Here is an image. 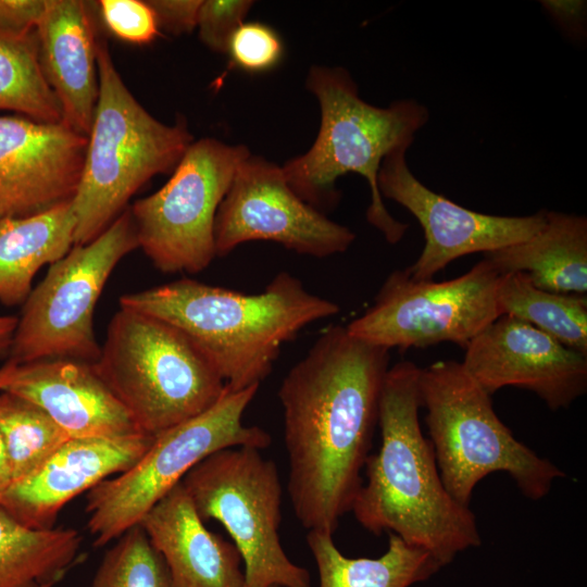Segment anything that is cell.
Instances as JSON below:
<instances>
[{
    "mask_svg": "<svg viewBox=\"0 0 587 587\" xmlns=\"http://www.w3.org/2000/svg\"><path fill=\"white\" fill-rule=\"evenodd\" d=\"M496 294L502 315L525 321L587 357L586 295L539 289L520 272L500 274Z\"/></svg>",
    "mask_w": 587,
    "mask_h": 587,
    "instance_id": "cell-25",
    "label": "cell"
},
{
    "mask_svg": "<svg viewBox=\"0 0 587 587\" xmlns=\"http://www.w3.org/2000/svg\"><path fill=\"white\" fill-rule=\"evenodd\" d=\"M13 483L7 450L0 435V499Z\"/></svg>",
    "mask_w": 587,
    "mask_h": 587,
    "instance_id": "cell-36",
    "label": "cell"
},
{
    "mask_svg": "<svg viewBox=\"0 0 587 587\" xmlns=\"http://www.w3.org/2000/svg\"><path fill=\"white\" fill-rule=\"evenodd\" d=\"M97 3L103 23L115 37L143 45L159 35L154 12L147 1L101 0Z\"/></svg>",
    "mask_w": 587,
    "mask_h": 587,
    "instance_id": "cell-30",
    "label": "cell"
},
{
    "mask_svg": "<svg viewBox=\"0 0 587 587\" xmlns=\"http://www.w3.org/2000/svg\"><path fill=\"white\" fill-rule=\"evenodd\" d=\"M203 522H220L243 564L245 587H311L279 539L282 484L277 465L260 449H221L180 480Z\"/></svg>",
    "mask_w": 587,
    "mask_h": 587,
    "instance_id": "cell-9",
    "label": "cell"
},
{
    "mask_svg": "<svg viewBox=\"0 0 587 587\" xmlns=\"http://www.w3.org/2000/svg\"><path fill=\"white\" fill-rule=\"evenodd\" d=\"M0 435L13 483L37 470L71 437L40 407L0 391Z\"/></svg>",
    "mask_w": 587,
    "mask_h": 587,
    "instance_id": "cell-27",
    "label": "cell"
},
{
    "mask_svg": "<svg viewBox=\"0 0 587 587\" xmlns=\"http://www.w3.org/2000/svg\"><path fill=\"white\" fill-rule=\"evenodd\" d=\"M46 0H0V34H24L35 29Z\"/></svg>",
    "mask_w": 587,
    "mask_h": 587,
    "instance_id": "cell-33",
    "label": "cell"
},
{
    "mask_svg": "<svg viewBox=\"0 0 587 587\" xmlns=\"http://www.w3.org/2000/svg\"><path fill=\"white\" fill-rule=\"evenodd\" d=\"M388 352L329 325L280 384L288 494L308 532L334 535L351 511L378 425Z\"/></svg>",
    "mask_w": 587,
    "mask_h": 587,
    "instance_id": "cell-1",
    "label": "cell"
},
{
    "mask_svg": "<svg viewBox=\"0 0 587 587\" xmlns=\"http://www.w3.org/2000/svg\"><path fill=\"white\" fill-rule=\"evenodd\" d=\"M0 110L42 123H62L61 105L39 60L35 29L0 34Z\"/></svg>",
    "mask_w": 587,
    "mask_h": 587,
    "instance_id": "cell-26",
    "label": "cell"
},
{
    "mask_svg": "<svg viewBox=\"0 0 587 587\" xmlns=\"http://www.w3.org/2000/svg\"><path fill=\"white\" fill-rule=\"evenodd\" d=\"M17 365L18 364L16 362L9 359V361L0 367V391L3 390L5 386L10 383Z\"/></svg>",
    "mask_w": 587,
    "mask_h": 587,
    "instance_id": "cell-37",
    "label": "cell"
},
{
    "mask_svg": "<svg viewBox=\"0 0 587 587\" xmlns=\"http://www.w3.org/2000/svg\"><path fill=\"white\" fill-rule=\"evenodd\" d=\"M355 234L302 200L282 166L250 154L238 166L215 216L216 257L249 241H272L313 258L348 250Z\"/></svg>",
    "mask_w": 587,
    "mask_h": 587,
    "instance_id": "cell-13",
    "label": "cell"
},
{
    "mask_svg": "<svg viewBox=\"0 0 587 587\" xmlns=\"http://www.w3.org/2000/svg\"><path fill=\"white\" fill-rule=\"evenodd\" d=\"M138 524L164 560L174 587H245L238 549L204 526L180 482Z\"/></svg>",
    "mask_w": 587,
    "mask_h": 587,
    "instance_id": "cell-20",
    "label": "cell"
},
{
    "mask_svg": "<svg viewBox=\"0 0 587 587\" xmlns=\"http://www.w3.org/2000/svg\"><path fill=\"white\" fill-rule=\"evenodd\" d=\"M421 408L442 484L470 507L473 490L487 475L507 473L526 498L546 497L566 474L517 440L496 414L489 395L454 360L421 369Z\"/></svg>",
    "mask_w": 587,
    "mask_h": 587,
    "instance_id": "cell-6",
    "label": "cell"
},
{
    "mask_svg": "<svg viewBox=\"0 0 587 587\" xmlns=\"http://www.w3.org/2000/svg\"><path fill=\"white\" fill-rule=\"evenodd\" d=\"M2 217H3V216H2V214L0 213V220H1Z\"/></svg>",
    "mask_w": 587,
    "mask_h": 587,
    "instance_id": "cell-38",
    "label": "cell"
},
{
    "mask_svg": "<svg viewBox=\"0 0 587 587\" xmlns=\"http://www.w3.org/2000/svg\"><path fill=\"white\" fill-rule=\"evenodd\" d=\"M388 547L379 558H348L333 535L310 530L307 542L314 558L319 587H410L437 573L442 565L428 551L388 533Z\"/></svg>",
    "mask_w": 587,
    "mask_h": 587,
    "instance_id": "cell-23",
    "label": "cell"
},
{
    "mask_svg": "<svg viewBox=\"0 0 587 587\" xmlns=\"http://www.w3.org/2000/svg\"><path fill=\"white\" fill-rule=\"evenodd\" d=\"M307 87L319 101L321 125L312 147L282 166L288 184L320 210L337 203L336 180L340 176L360 174L371 190L367 222L389 243L399 242L409 225L386 209L378 190V172L388 154L412 145L429 120L427 108L413 99L397 100L387 108L372 105L360 98L355 82L339 66H311Z\"/></svg>",
    "mask_w": 587,
    "mask_h": 587,
    "instance_id": "cell-4",
    "label": "cell"
},
{
    "mask_svg": "<svg viewBox=\"0 0 587 587\" xmlns=\"http://www.w3.org/2000/svg\"><path fill=\"white\" fill-rule=\"evenodd\" d=\"M461 363L489 395L524 388L553 411L587 390V357L513 316H499L473 338Z\"/></svg>",
    "mask_w": 587,
    "mask_h": 587,
    "instance_id": "cell-15",
    "label": "cell"
},
{
    "mask_svg": "<svg viewBox=\"0 0 587 587\" xmlns=\"http://www.w3.org/2000/svg\"><path fill=\"white\" fill-rule=\"evenodd\" d=\"M88 138L63 123L0 116V213L21 217L72 200Z\"/></svg>",
    "mask_w": 587,
    "mask_h": 587,
    "instance_id": "cell-16",
    "label": "cell"
},
{
    "mask_svg": "<svg viewBox=\"0 0 587 587\" xmlns=\"http://www.w3.org/2000/svg\"><path fill=\"white\" fill-rule=\"evenodd\" d=\"M260 386L225 388L204 412L154 436L140 460L87 491L88 529L96 547L117 539L208 455L225 448L265 449L271 435L242 422Z\"/></svg>",
    "mask_w": 587,
    "mask_h": 587,
    "instance_id": "cell-8",
    "label": "cell"
},
{
    "mask_svg": "<svg viewBox=\"0 0 587 587\" xmlns=\"http://www.w3.org/2000/svg\"><path fill=\"white\" fill-rule=\"evenodd\" d=\"M93 365L138 429L151 436L204 412L226 388L180 329L123 307L112 316Z\"/></svg>",
    "mask_w": 587,
    "mask_h": 587,
    "instance_id": "cell-7",
    "label": "cell"
},
{
    "mask_svg": "<svg viewBox=\"0 0 587 587\" xmlns=\"http://www.w3.org/2000/svg\"><path fill=\"white\" fill-rule=\"evenodd\" d=\"M420 371L413 362L401 361L386 373L378 412L380 447L366 459V483L350 512L366 530L394 533L445 566L458 553L478 547L482 538L470 507L442 484L432 444L423 435Z\"/></svg>",
    "mask_w": 587,
    "mask_h": 587,
    "instance_id": "cell-2",
    "label": "cell"
},
{
    "mask_svg": "<svg viewBox=\"0 0 587 587\" xmlns=\"http://www.w3.org/2000/svg\"><path fill=\"white\" fill-rule=\"evenodd\" d=\"M226 53L235 67L258 74L276 67L284 55L278 33L261 22L242 23L229 39Z\"/></svg>",
    "mask_w": 587,
    "mask_h": 587,
    "instance_id": "cell-29",
    "label": "cell"
},
{
    "mask_svg": "<svg viewBox=\"0 0 587 587\" xmlns=\"http://www.w3.org/2000/svg\"><path fill=\"white\" fill-rule=\"evenodd\" d=\"M88 587H174L160 553L139 524L104 553Z\"/></svg>",
    "mask_w": 587,
    "mask_h": 587,
    "instance_id": "cell-28",
    "label": "cell"
},
{
    "mask_svg": "<svg viewBox=\"0 0 587 587\" xmlns=\"http://www.w3.org/2000/svg\"><path fill=\"white\" fill-rule=\"evenodd\" d=\"M97 67L98 100L72 199L74 245L101 235L142 185L158 174L173 172L193 141L183 118L173 125L162 123L137 101L100 41Z\"/></svg>",
    "mask_w": 587,
    "mask_h": 587,
    "instance_id": "cell-5",
    "label": "cell"
},
{
    "mask_svg": "<svg viewBox=\"0 0 587 587\" xmlns=\"http://www.w3.org/2000/svg\"><path fill=\"white\" fill-rule=\"evenodd\" d=\"M252 5L249 0L202 1L197 21L201 41L215 52L226 53L230 37Z\"/></svg>",
    "mask_w": 587,
    "mask_h": 587,
    "instance_id": "cell-31",
    "label": "cell"
},
{
    "mask_svg": "<svg viewBox=\"0 0 587 587\" xmlns=\"http://www.w3.org/2000/svg\"><path fill=\"white\" fill-rule=\"evenodd\" d=\"M499 277L485 259L445 282L415 280L405 270L395 271L373 305L346 328L351 336L388 350L446 341L465 348L502 315L496 294Z\"/></svg>",
    "mask_w": 587,
    "mask_h": 587,
    "instance_id": "cell-12",
    "label": "cell"
},
{
    "mask_svg": "<svg viewBox=\"0 0 587 587\" xmlns=\"http://www.w3.org/2000/svg\"><path fill=\"white\" fill-rule=\"evenodd\" d=\"M408 148L388 154L378 172L383 197L404 207L421 224L425 246L405 272L415 280H430L450 262L523 241L546 222L547 211L525 216L491 215L469 210L423 185L405 161Z\"/></svg>",
    "mask_w": 587,
    "mask_h": 587,
    "instance_id": "cell-14",
    "label": "cell"
},
{
    "mask_svg": "<svg viewBox=\"0 0 587 587\" xmlns=\"http://www.w3.org/2000/svg\"><path fill=\"white\" fill-rule=\"evenodd\" d=\"M499 274L524 273L539 289L565 295L587 291V218L547 211L529 238L484 253Z\"/></svg>",
    "mask_w": 587,
    "mask_h": 587,
    "instance_id": "cell-21",
    "label": "cell"
},
{
    "mask_svg": "<svg viewBox=\"0 0 587 587\" xmlns=\"http://www.w3.org/2000/svg\"><path fill=\"white\" fill-rule=\"evenodd\" d=\"M3 390L40 407L71 438L141 433L93 363L47 359L18 364Z\"/></svg>",
    "mask_w": 587,
    "mask_h": 587,
    "instance_id": "cell-18",
    "label": "cell"
},
{
    "mask_svg": "<svg viewBox=\"0 0 587 587\" xmlns=\"http://www.w3.org/2000/svg\"><path fill=\"white\" fill-rule=\"evenodd\" d=\"M138 248L129 208L96 239L52 263L22 304L10 349L17 364L47 359L95 363L101 353L93 313L118 262Z\"/></svg>",
    "mask_w": 587,
    "mask_h": 587,
    "instance_id": "cell-10",
    "label": "cell"
},
{
    "mask_svg": "<svg viewBox=\"0 0 587 587\" xmlns=\"http://www.w3.org/2000/svg\"><path fill=\"white\" fill-rule=\"evenodd\" d=\"M250 154L245 145L209 137L192 141L171 178L129 207L138 248L155 268L195 274L211 264L216 212Z\"/></svg>",
    "mask_w": 587,
    "mask_h": 587,
    "instance_id": "cell-11",
    "label": "cell"
},
{
    "mask_svg": "<svg viewBox=\"0 0 587 587\" xmlns=\"http://www.w3.org/2000/svg\"><path fill=\"white\" fill-rule=\"evenodd\" d=\"M154 12L159 29L173 35L190 33L197 27L202 0H147Z\"/></svg>",
    "mask_w": 587,
    "mask_h": 587,
    "instance_id": "cell-32",
    "label": "cell"
},
{
    "mask_svg": "<svg viewBox=\"0 0 587 587\" xmlns=\"http://www.w3.org/2000/svg\"><path fill=\"white\" fill-rule=\"evenodd\" d=\"M74 528L34 529L0 505V587H52L74 564Z\"/></svg>",
    "mask_w": 587,
    "mask_h": 587,
    "instance_id": "cell-24",
    "label": "cell"
},
{
    "mask_svg": "<svg viewBox=\"0 0 587 587\" xmlns=\"http://www.w3.org/2000/svg\"><path fill=\"white\" fill-rule=\"evenodd\" d=\"M542 8L552 17L565 36L572 40L586 37V1L582 0H542Z\"/></svg>",
    "mask_w": 587,
    "mask_h": 587,
    "instance_id": "cell-34",
    "label": "cell"
},
{
    "mask_svg": "<svg viewBox=\"0 0 587 587\" xmlns=\"http://www.w3.org/2000/svg\"><path fill=\"white\" fill-rule=\"evenodd\" d=\"M17 322V316H0V355L10 352Z\"/></svg>",
    "mask_w": 587,
    "mask_h": 587,
    "instance_id": "cell-35",
    "label": "cell"
},
{
    "mask_svg": "<svg viewBox=\"0 0 587 587\" xmlns=\"http://www.w3.org/2000/svg\"><path fill=\"white\" fill-rule=\"evenodd\" d=\"M76 218L72 200L36 214L0 220V302L23 304L43 265L63 258L74 246Z\"/></svg>",
    "mask_w": 587,
    "mask_h": 587,
    "instance_id": "cell-22",
    "label": "cell"
},
{
    "mask_svg": "<svg viewBox=\"0 0 587 587\" xmlns=\"http://www.w3.org/2000/svg\"><path fill=\"white\" fill-rule=\"evenodd\" d=\"M154 436L70 438L37 470L12 483L0 505L34 529L54 527L61 509L102 480L134 466Z\"/></svg>",
    "mask_w": 587,
    "mask_h": 587,
    "instance_id": "cell-17",
    "label": "cell"
},
{
    "mask_svg": "<svg viewBox=\"0 0 587 587\" xmlns=\"http://www.w3.org/2000/svg\"><path fill=\"white\" fill-rule=\"evenodd\" d=\"M35 33L41 68L61 105L62 123L87 137L99 89L91 4L46 0Z\"/></svg>",
    "mask_w": 587,
    "mask_h": 587,
    "instance_id": "cell-19",
    "label": "cell"
},
{
    "mask_svg": "<svg viewBox=\"0 0 587 587\" xmlns=\"http://www.w3.org/2000/svg\"><path fill=\"white\" fill-rule=\"evenodd\" d=\"M272 587H277V586H272Z\"/></svg>",
    "mask_w": 587,
    "mask_h": 587,
    "instance_id": "cell-39",
    "label": "cell"
},
{
    "mask_svg": "<svg viewBox=\"0 0 587 587\" xmlns=\"http://www.w3.org/2000/svg\"><path fill=\"white\" fill-rule=\"evenodd\" d=\"M120 307L163 320L188 336L230 390L260 384L283 345L307 325L334 316L339 305L280 272L258 294L180 278L125 294Z\"/></svg>",
    "mask_w": 587,
    "mask_h": 587,
    "instance_id": "cell-3",
    "label": "cell"
}]
</instances>
